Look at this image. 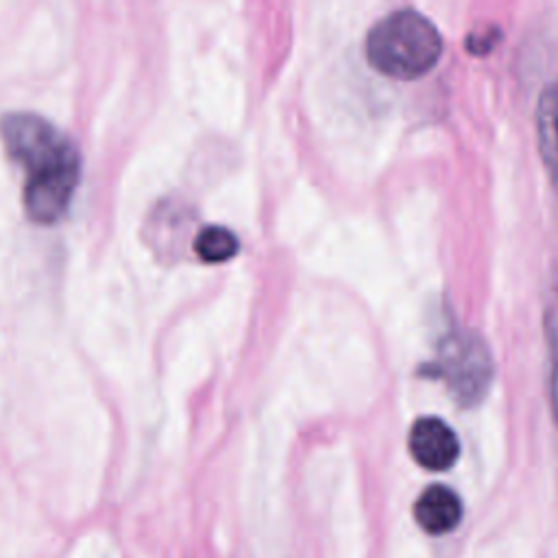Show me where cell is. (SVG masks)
Returning <instances> with one entry per match:
<instances>
[{
  "label": "cell",
  "instance_id": "obj_1",
  "mask_svg": "<svg viewBox=\"0 0 558 558\" xmlns=\"http://www.w3.org/2000/svg\"><path fill=\"white\" fill-rule=\"evenodd\" d=\"M0 140L13 161L26 170L24 209L37 225L57 222L78 185L76 146L48 120L28 111L0 118Z\"/></svg>",
  "mask_w": 558,
  "mask_h": 558
},
{
  "label": "cell",
  "instance_id": "obj_9",
  "mask_svg": "<svg viewBox=\"0 0 558 558\" xmlns=\"http://www.w3.org/2000/svg\"><path fill=\"white\" fill-rule=\"evenodd\" d=\"M497 41H499V31L473 33V35L466 39V48H469V52H473V54H484V52H488Z\"/></svg>",
  "mask_w": 558,
  "mask_h": 558
},
{
  "label": "cell",
  "instance_id": "obj_3",
  "mask_svg": "<svg viewBox=\"0 0 558 558\" xmlns=\"http://www.w3.org/2000/svg\"><path fill=\"white\" fill-rule=\"evenodd\" d=\"M434 375L449 386L462 405H473L490 386L493 360L482 338L471 331H453L438 349Z\"/></svg>",
  "mask_w": 558,
  "mask_h": 558
},
{
  "label": "cell",
  "instance_id": "obj_7",
  "mask_svg": "<svg viewBox=\"0 0 558 558\" xmlns=\"http://www.w3.org/2000/svg\"><path fill=\"white\" fill-rule=\"evenodd\" d=\"M240 240L238 235L220 225H207L194 238V253L207 264H220L238 255Z\"/></svg>",
  "mask_w": 558,
  "mask_h": 558
},
{
  "label": "cell",
  "instance_id": "obj_5",
  "mask_svg": "<svg viewBox=\"0 0 558 558\" xmlns=\"http://www.w3.org/2000/svg\"><path fill=\"white\" fill-rule=\"evenodd\" d=\"M414 519L427 534H445L460 523L462 504L451 488L434 484L416 499Z\"/></svg>",
  "mask_w": 558,
  "mask_h": 558
},
{
  "label": "cell",
  "instance_id": "obj_2",
  "mask_svg": "<svg viewBox=\"0 0 558 558\" xmlns=\"http://www.w3.org/2000/svg\"><path fill=\"white\" fill-rule=\"evenodd\" d=\"M366 61L373 70L397 81L427 74L442 52L438 28L418 11L401 9L381 17L366 35Z\"/></svg>",
  "mask_w": 558,
  "mask_h": 558
},
{
  "label": "cell",
  "instance_id": "obj_4",
  "mask_svg": "<svg viewBox=\"0 0 558 558\" xmlns=\"http://www.w3.org/2000/svg\"><path fill=\"white\" fill-rule=\"evenodd\" d=\"M408 442H410L412 458L429 471L449 469L460 453L456 434L445 421L436 416L418 418L410 429Z\"/></svg>",
  "mask_w": 558,
  "mask_h": 558
},
{
  "label": "cell",
  "instance_id": "obj_8",
  "mask_svg": "<svg viewBox=\"0 0 558 558\" xmlns=\"http://www.w3.org/2000/svg\"><path fill=\"white\" fill-rule=\"evenodd\" d=\"M545 323H547L549 355H551V408L558 421V296L547 305Z\"/></svg>",
  "mask_w": 558,
  "mask_h": 558
},
{
  "label": "cell",
  "instance_id": "obj_6",
  "mask_svg": "<svg viewBox=\"0 0 558 558\" xmlns=\"http://www.w3.org/2000/svg\"><path fill=\"white\" fill-rule=\"evenodd\" d=\"M536 133L543 166L558 192V83L545 87L536 105Z\"/></svg>",
  "mask_w": 558,
  "mask_h": 558
}]
</instances>
